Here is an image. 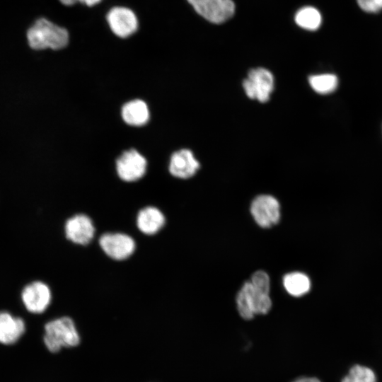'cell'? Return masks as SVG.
<instances>
[{"instance_id": "6da1fadb", "label": "cell", "mask_w": 382, "mask_h": 382, "mask_svg": "<svg viewBox=\"0 0 382 382\" xmlns=\"http://www.w3.org/2000/svg\"><path fill=\"white\" fill-rule=\"evenodd\" d=\"M44 330L43 342L52 353H57L63 348L77 347L81 342L76 325L69 316H62L48 321Z\"/></svg>"}, {"instance_id": "7a4b0ae2", "label": "cell", "mask_w": 382, "mask_h": 382, "mask_svg": "<svg viewBox=\"0 0 382 382\" xmlns=\"http://www.w3.org/2000/svg\"><path fill=\"white\" fill-rule=\"evenodd\" d=\"M27 38L29 45L33 49L60 50L67 45L69 33L65 28L41 18L28 29Z\"/></svg>"}, {"instance_id": "3957f363", "label": "cell", "mask_w": 382, "mask_h": 382, "mask_svg": "<svg viewBox=\"0 0 382 382\" xmlns=\"http://www.w3.org/2000/svg\"><path fill=\"white\" fill-rule=\"evenodd\" d=\"M270 292L245 282L236 296L237 310L245 320H251L256 315L267 314L272 308Z\"/></svg>"}, {"instance_id": "277c9868", "label": "cell", "mask_w": 382, "mask_h": 382, "mask_svg": "<svg viewBox=\"0 0 382 382\" xmlns=\"http://www.w3.org/2000/svg\"><path fill=\"white\" fill-rule=\"evenodd\" d=\"M274 76L267 69L254 68L249 71L248 77L243 81L246 96L260 103L267 102L274 89Z\"/></svg>"}, {"instance_id": "5b68a950", "label": "cell", "mask_w": 382, "mask_h": 382, "mask_svg": "<svg viewBox=\"0 0 382 382\" xmlns=\"http://www.w3.org/2000/svg\"><path fill=\"white\" fill-rule=\"evenodd\" d=\"M98 243L104 253L117 261L127 260L136 250L134 238L121 232L105 233L99 238Z\"/></svg>"}, {"instance_id": "8992f818", "label": "cell", "mask_w": 382, "mask_h": 382, "mask_svg": "<svg viewBox=\"0 0 382 382\" xmlns=\"http://www.w3.org/2000/svg\"><path fill=\"white\" fill-rule=\"evenodd\" d=\"M195 11L205 20L216 24L222 23L234 14L232 0H187Z\"/></svg>"}, {"instance_id": "52a82bcc", "label": "cell", "mask_w": 382, "mask_h": 382, "mask_svg": "<svg viewBox=\"0 0 382 382\" xmlns=\"http://www.w3.org/2000/svg\"><path fill=\"white\" fill-rule=\"evenodd\" d=\"M250 213L260 227L270 228L280 219V204L273 196L261 195L253 200Z\"/></svg>"}, {"instance_id": "ba28073f", "label": "cell", "mask_w": 382, "mask_h": 382, "mask_svg": "<svg viewBox=\"0 0 382 382\" xmlns=\"http://www.w3.org/2000/svg\"><path fill=\"white\" fill-rule=\"evenodd\" d=\"M21 298L25 308L29 312L40 314L49 307L52 300V293L47 284L40 281H35L24 287Z\"/></svg>"}, {"instance_id": "9c48e42d", "label": "cell", "mask_w": 382, "mask_h": 382, "mask_svg": "<svg viewBox=\"0 0 382 382\" xmlns=\"http://www.w3.org/2000/svg\"><path fill=\"white\" fill-rule=\"evenodd\" d=\"M119 178L125 182H134L141 178L146 170L145 158L135 149L125 151L116 161Z\"/></svg>"}, {"instance_id": "30bf717a", "label": "cell", "mask_w": 382, "mask_h": 382, "mask_svg": "<svg viewBox=\"0 0 382 382\" xmlns=\"http://www.w3.org/2000/svg\"><path fill=\"white\" fill-rule=\"evenodd\" d=\"M64 231L66 238L71 242L86 245L93 239L96 228L88 215L77 214L66 220Z\"/></svg>"}, {"instance_id": "8fae6325", "label": "cell", "mask_w": 382, "mask_h": 382, "mask_svg": "<svg viewBox=\"0 0 382 382\" xmlns=\"http://www.w3.org/2000/svg\"><path fill=\"white\" fill-rule=\"evenodd\" d=\"M111 30L120 37H127L138 28V20L131 9L123 6L112 8L106 16Z\"/></svg>"}, {"instance_id": "7c38bea8", "label": "cell", "mask_w": 382, "mask_h": 382, "mask_svg": "<svg viewBox=\"0 0 382 382\" xmlns=\"http://www.w3.org/2000/svg\"><path fill=\"white\" fill-rule=\"evenodd\" d=\"M199 166V161L190 150L181 149L171 156L169 172L175 178L187 179L192 177Z\"/></svg>"}, {"instance_id": "4fadbf2b", "label": "cell", "mask_w": 382, "mask_h": 382, "mask_svg": "<svg viewBox=\"0 0 382 382\" xmlns=\"http://www.w3.org/2000/svg\"><path fill=\"white\" fill-rule=\"evenodd\" d=\"M166 224V217L157 207L147 206L139 211L136 217L137 228L144 234L152 236L159 232Z\"/></svg>"}, {"instance_id": "5bb4252c", "label": "cell", "mask_w": 382, "mask_h": 382, "mask_svg": "<svg viewBox=\"0 0 382 382\" xmlns=\"http://www.w3.org/2000/svg\"><path fill=\"white\" fill-rule=\"evenodd\" d=\"M25 331L24 320L6 311L0 312V343L12 345L18 341Z\"/></svg>"}, {"instance_id": "9a60e30c", "label": "cell", "mask_w": 382, "mask_h": 382, "mask_svg": "<svg viewBox=\"0 0 382 382\" xmlns=\"http://www.w3.org/2000/svg\"><path fill=\"white\" fill-rule=\"evenodd\" d=\"M122 116L127 124L132 126H141L148 122L149 111L144 101L137 99L124 105Z\"/></svg>"}, {"instance_id": "2e32d148", "label": "cell", "mask_w": 382, "mask_h": 382, "mask_svg": "<svg viewBox=\"0 0 382 382\" xmlns=\"http://www.w3.org/2000/svg\"><path fill=\"white\" fill-rule=\"evenodd\" d=\"M294 21L300 28L308 31H316L320 28L323 18L319 9L312 6H306L298 10Z\"/></svg>"}, {"instance_id": "e0dca14e", "label": "cell", "mask_w": 382, "mask_h": 382, "mask_svg": "<svg viewBox=\"0 0 382 382\" xmlns=\"http://www.w3.org/2000/svg\"><path fill=\"white\" fill-rule=\"evenodd\" d=\"M283 285L290 295L299 297L308 292L311 288V282L306 274L299 272H294L284 275Z\"/></svg>"}, {"instance_id": "ac0fdd59", "label": "cell", "mask_w": 382, "mask_h": 382, "mask_svg": "<svg viewBox=\"0 0 382 382\" xmlns=\"http://www.w3.org/2000/svg\"><path fill=\"white\" fill-rule=\"evenodd\" d=\"M340 382H378V376L372 368L355 364L348 369Z\"/></svg>"}, {"instance_id": "d6986e66", "label": "cell", "mask_w": 382, "mask_h": 382, "mask_svg": "<svg viewBox=\"0 0 382 382\" xmlns=\"http://www.w3.org/2000/svg\"><path fill=\"white\" fill-rule=\"evenodd\" d=\"M308 81L313 91L320 94L333 92L338 83L337 77L332 74L313 75L309 77Z\"/></svg>"}, {"instance_id": "ffe728a7", "label": "cell", "mask_w": 382, "mask_h": 382, "mask_svg": "<svg viewBox=\"0 0 382 382\" xmlns=\"http://www.w3.org/2000/svg\"><path fill=\"white\" fill-rule=\"evenodd\" d=\"M361 11L368 15H376L382 12V0H355Z\"/></svg>"}, {"instance_id": "44dd1931", "label": "cell", "mask_w": 382, "mask_h": 382, "mask_svg": "<svg viewBox=\"0 0 382 382\" xmlns=\"http://www.w3.org/2000/svg\"><path fill=\"white\" fill-rule=\"evenodd\" d=\"M250 282L254 286L270 292V278L265 272L258 270L253 273Z\"/></svg>"}, {"instance_id": "7402d4cb", "label": "cell", "mask_w": 382, "mask_h": 382, "mask_svg": "<svg viewBox=\"0 0 382 382\" xmlns=\"http://www.w3.org/2000/svg\"><path fill=\"white\" fill-rule=\"evenodd\" d=\"M292 382H323V381H321L320 378L317 376H304L296 378Z\"/></svg>"}, {"instance_id": "603a6c76", "label": "cell", "mask_w": 382, "mask_h": 382, "mask_svg": "<svg viewBox=\"0 0 382 382\" xmlns=\"http://www.w3.org/2000/svg\"><path fill=\"white\" fill-rule=\"evenodd\" d=\"M101 0H79V2L83 4H86L88 6H93L99 2H100Z\"/></svg>"}, {"instance_id": "cb8c5ba5", "label": "cell", "mask_w": 382, "mask_h": 382, "mask_svg": "<svg viewBox=\"0 0 382 382\" xmlns=\"http://www.w3.org/2000/svg\"><path fill=\"white\" fill-rule=\"evenodd\" d=\"M60 2L66 6H71L76 2H79V0H59Z\"/></svg>"}]
</instances>
